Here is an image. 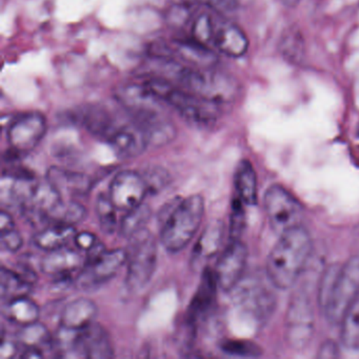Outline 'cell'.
Returning <instances> with one entry per match:
<instances>
[{
  "instance_id": "1",
  "label": "cell",
  "mask_w": 359,
  "mask_h": 359,
  "mask_svg": "<svg viewBox=\"0 0 359 359\" xmlns=\"http://www.w3.org/2000/svg\"><path fill=\"white\" fill-rule=\"evenodd\" d=\"M312 249V238L304 226L283 233L266 259V274L273 285L280 290L293 287L306 269Z\"/></svg>"
},
{
  "instance_id": "2",
  "label": "cell",
  "mask_w": 359,
  "mask_h": 359,
  "mask_svg": "<svg viewBox=\"0 0 359 359\" xmlns=\"http://www.w3.org/2000/svg\"><path fill=\"white\" fill-rule=\"evenodd\" d=\"M359 296V256L325 269L318 287L319 308L331 325H340Z\"/></svg>"
},
{
  "instance_id": "3",
  "label": "cell",
  "mask_w": 359,
  "mask_h": 359,
  "mask_svg": "<svg viewBox=\"0 0 359 359\" xmlns=\"http://www.w3.org/2000/svg\"><path fill=\"white\" fill-rule=\"evenodd\" d=\"M205 201L195 194L180 203L161 224V241L167 251H182L192 241L203 222Z\"/></svg>"
},
{
  "instance_id": "4",
  "label": "cell",
  "mask_w": 359,
  "mask_h": 359,
  "mask_svg": "<svg viewBox=\"0 0 359 359\" xmlns=\"http://www.w3.org/2000/svg\"><path fill=\"white\" fill-rule=\"evenodd\" d=\"M178 83L187 91L197 94L215 104H231L239 95L241 86L232 75L214 68L184 67Z\"/></svg>"
},
{
  "instance_id": "5",
  "label": "cell",
  "mask_w": 359,
  "mask_h": 359,
  "mask_svg": "<svg viewBox=\"0 0 359 359\" xmlns=\"http://www.w3.org/2000/svg\"><path fill=\"white\" fill-rule=\"evenodd\" d=\"M127 250L126 285L132 292L144 289L154 274L157 262V245L150 231L144 229L129 237Z\"/></svg>"
},
{
  "instance_id": "6",
  "label": "cell",
  "mask_w": 359,
  "mask_h": 359,
  "mask_svg": "<svg viewBox=\"0 0 359 359\" xmlns=\"http://www.w3.org/2000/svg\"><path fill=\"white\" fill-rule=\"evenodd\" d=\"M268 276H243L232 290L233 299L256 321L264 323L270 318L276 306V295Z\"/></svg>"
},
{
  "instance_id": "7",
  "label": "cell",
  "mask_w": 359,
  "mask_h": 359,
  "mask_svg": "<svg viewBox=\"0 0 359 359\" xmlns=\"http://www.w3.org/2000/svg\"><path fill=\"white\" fill-rule=\"evenodd\" d=\"M115 98L142 128L168 117L163 108V102H165L144 81L117 88Z\"/></svg>"
},
{
  "instance_id": "8",
  "label": "cell",
  "mask_w": 359,
  "mask_h": 359,
  "mask_svg": "<svg viewBox=\"0 0 359 359\" xmlns=\"http://www.w3.org/2000/svg\"><path fill=\"white\" fill-rule=\"evenodd\" d=\"M264 211L269 224L279 235L302 226L304 208L289 192L278 184H273L264 194Z\"/></svg>"
},
{
  "instance_id": "9",
  "label": "cell",
  "mask_w": 359,
  "mask_h": 359,
  "mask_svg": "<svg viewBox=\"0 0 359 359\" xmlns=\"http://www.w3.org/2000/svg\"><path fill=\"white\" fill-rule=\"evenodd\" d=\"M163 100L175 109L187 121L194 125H212L220 115L219 104L174 85L168 90Z\"/></svg>"
},
{
  "instance_id": "10",
  "label": "cell",
  "mask_w": 359,
  "mask_h": 359,
  "mask_svg": "<svg viewBox=\"0 0 359 359\" xmlns=\"http://www.w3.org/2000/svg\"><path fill=\"white\" fill-rule=\"evenodd\" d=\"M314 311L310 298L296 292L290 302L285 318V336L292 348L302 350L310 344L314 333Z\"/></svg>"
},
{
  "instance_id": "11",
  "label": "cell",
  "mask_w": 359,
  "mask_h": 359,
  "mask_svg": "<svg viewBox=\"0 0 359 359\" xmlns=\"http://www.w3.org/2000/svg\"><path fill=\"white\" fill-rule=\"evenodd\" d=\"M125 264H127V252L125 250L106 249L97 257L86 262L75 285L83 291L97 289L112 279Z\"/></svg>"
},
{
  "instance_id": "12",
  "label": "cell",
  "mask_w": 359,
  "mask_h": 359,
  "mask_svg": "<svg viewBox=\"0 0 359 359\" xmlns=\"http://www.w3.org/2000/svg\"><path fill=\"white\" fill-rule=\"evenodd\" d=\"M47 129V119L41 113L27 112L18 115L8 127L10 148L20 154H27L43 140Z\"/></svg>"
},
{
  "instance_id": "13",
  "label": "cell",
  "mask_w": 359,
  "mask_h": 359,
  "mask_svg": "<svg viewBox=\"0 0 359 359\" xmlns=\"http://www.w3.org/2000/svg\"><path fill=\"white\" fill-rule=\"evenodd\" d=\"M147 193L148 188L142 173L126 170L113 178L109 196L117 210L129 211L142 203Z\"/></svg>"
},
{
  "instance_id": "14",
  "label": "cell",
  "mask_w": 359,
  "mask_h": 359,
  "mask_svg": "<svg viewBox=\"0 0 359 359\" xmlns=\"http://www.w3.org/2000/svg\"><path fill=\"white\" fill-rule=\"evenodd\" d=\"M248 249L239 241H230L216 264L215 276L218 287L224 292H231L245 276Z\"/></svg>"
},
{
  "instance_id": "15",
  "label": "cell",
  "mask_w": 359,
  "mask_h": 359,
  "mask_svg": "<svg viewBox=\"0 0 359 359\" xmlns=\"http://www.w3.org/2000/svg\"><path fill=\"white\" fill-rule=\"evenodd\" d=\"M77 355L91 359H109L114 356L110 334L100 323H93L79 331Z\"/></svg>"
},
{
  "instance_id": "16",
  "label": "cell",
  "mask_w": 359,
  "mask_h": 359,
  "mask_svg": "<svg viewBox=\"0 0 359 359\" xmlns=\"http://www.w3.org/2000/svg\"><path fill=\"white\" fill-rule=\"evenodd\" d=\"M107 142L117 156L123 158H135L149 147L144 130L134 121L130 123H121Z\"/></svg>"
},
{
  "instance_id": "17",
  "label": "cell",
  "mask_w": 359,
  "mask_h": 359,
  "mask_svg": "<svg viewBox=\"0 0 359 359\" xmlns=\"http://www.w3.org/2000/svg\"><path fill=\"white\" fill-rule=\"evenodd\" d=\"M74 117L92 135L104 142H108L121 123L110 110L100 104L85 106L75 113Z\"/></svg>"
},
{
  "instance_id": "18",
  "label": "cell",
  "mask_w": 359,
  "mask_h": 359,
  "mask_svg": "<svg viewBox=\"0 0 359 359\" xmlns=\"http://www.w3.org/2000/svg\"><path fill=\"white\" fill-rule=\"evenodd\" d=\"M165 55L170 60L180 58L193 68H214L218 62L217 56L208 46L197 43L194 39L174 41L172 45L165 43Z\"/></svg>"
},
{
  "instance_id": "19",
  "label": "cell",
  "mask_w": 359,
  "mask_h": 359,
  "mask_svg": "<svg viewBox=\"0 0 359 359\" xmlns=\"http://www.w3.org/2000/svg\"><path fill=\"white\" fill-rule=\"evenodd\" d=\"M217 287H218L215 272L211 269H205L201 275V283L186 313V320L188 323L197 325L198 320H201L211 310L215 302Z\"/></svg>"
},
{
  "instance_id": "20",
  "label": "cell",
  "mask_w": 359,
  "mask_h": 359,
  "mask_svg": "<svg viewBox=\"0 0 359 359\" xmlns=\"http://www.w3.org/2000/svg\"><path fill=\"white\" fill-rule=\"evenodd\" d=\"M213 46L230 57H241L247 53L249 41L245 32L229 20H217Z\"/></svg>"
},
{
  "instance_id": "21",
  "label": "cell",
  "mask_w": 359,
  "mask_h": 359,
  "mask_svg": "<svg viewBox=\"0 0 359 359\" xmlns=\"http://www.w3.org/2000/svg\"><path fill=\"white\" fill-rule=\"evenodd\" d=\"M47 182L60 196H81L90 192L93 182L89 176L60 167H51L47 172Z\"/></svg>"
},
{
  "instance_id": "22",
  "label": "cell",
  "mask_w": 359,
  "mask_h": 359,
  "mask_svg": "<svg viewBox=\"0 0 359 359\" xmlns=\"http://www.w3.org/2000/svg\"><path fill=\"white\" fill-rule=\"evenodd\" d=\"M97 313L98 308L93 300L77 298L62 309L60 318V327L74 331L85 329L94 323Z\"/></svg>"
},
{
  "instance_id": "23",
  "label": "cell",
  "mask_w": 359,
  "mask_h": 359,
  "mask_svg": "<svg viewBox=\"0 0 359 359\" xmlns=\"http://www.w3.org/2000/svg\"><path fill=\"white\" fill-rule=\"evenodd\" d=\"M83 264L81 254L66 247L50 251L41 260V270L50 276H70Z\"/></svg>"
},
{
  "instance_id": "24",
  "label": "cell",
  "mask_w": 359,
  "mask_h": 359,
  "mask_svg": "<svg viewBox=\"0 0 359 359\" xmlns=\"http://www.w3.org/2000/svg\"><path fill=\"white\" fill-rule=\"evenodd\" d=\"M75 235L76 230L74 226L54 222L52 226L37 233L33 241L39 249L50 252L66 247L69 241L74 238Z\"/></svg>"
},
{
  "instance_id": "25",
  "label": "cell",
  "mask_w": 359,
  "mask_h": 359,
  "mask_svg": "<svg viewBox=\"0 0 359 359\" xmlns=\"http://www.w3.org/2000/svg\"><path fill=\"white\" fill-rule=\"evenodd\" d=\"M235 188L238 198L245 205H255L257 201V178L250 161H243L237 165L235 172Z\"/></svg>"
},
{
  "instance_id": "26",
  "label": "cell",
  "mask_w": 359,
  "mask_h": 359,
  "mask_svg": "<svg viewBox=\"0 0 359 359\" xmlns=\"http://www.w3.org/2000/svg\"><path fill=\"white\" fill-rule=\"evenodd\" d=\"M5 314L10 321L24 327L39 321L41 311L36 302L24 296L8 302Z\"/></svg>"
},
{
  "instance_id": "27",
  "label": "cell",
  "mask_w": 359,
  "mask_h": 359,
  "mask_svg": "<svg viewBox=\"0 0 359 359\" xmlns=\"http://www.w3.org/2000/svg\"><path fill=\"white\" fill-rule=\"evenodd\" d=\"M32 283L24 278L18 271L3 266L0 271V291L1 298L6 302L24 297L30 293Z\"/></svg>"
},
{
  "instance_id": "28",
  "label": "cell",
  "mask_w": 359,
  "mask_h": 359,
  "mask_svg": "<svg viewBox=\"0 0 359 359\" xmlns=\"http://www.w3.org/2000/svg\"><path fill=\"white\" fill-rule=\"evenodd\" d=\"M222 236H224V226L222 222L216 220V222H210L195 245L193 251L194 257L207 259L215 255L222 245Z\"/></svg>"
},
{
  "instance_id": "29",
  "label": "cell",
  "mask_w": 359,
  "mask_h": 359,
  "mask_svg": "<svg viewBox=\"0 0 359 359\" xmlns=\"http://www.w3.org/2000/svg\"><path fill=\"white\" fill-rule=\"evenodd\" d=\"M279 51L281 56L291 64L299 65L304 62L306 48L304 37L298 29L292 27L283 33L279 41Z\"/></svg>"
},
{
  "instance_id": "30",
  "label": "cell",
  "mask_w": 359,
  "mask_h": 359,
  "mask_svg": "<svg viewBox=\"0 0 359 359\" xmlns=\"http://www.w3.org/2000/svg\"><path fill=\"white\" fill-rule=\"evenodd\" d=\"M18 342L22 348H39L51 344L52 335L46 325L39 321L24 325L18 334Z\"/></svg>"
},
{
  "instance_id": "31",
  "label": "cell",
  "mask_w": 359,
  "mask_h": 359,
  "mask_svg": "<svg viewBox=\"0 0 359 359\" xmlns=\"http://www.w3.org/2000/svg\"><path fill=\"white\" fill-rule=\"evenodd\" d=\"M151 216L152 210L150 205L144 203H140L137 207L127 211L119 226V232L123 236L129 238L138 231L146 229V224L150 220Z\"/></svg>"
},
{
  "instance_id": "32",
  "label": "cell",
  "mask_w": 359,
  "mask_h": 359,
  "mask_svg": "<svg viewBox=\"0 0 359 359\" xmlns=\"http://www.w3.org/2000/svg\"><path fill=\"white\" fill-rule=\"evenodd\" d=\"M340 325V338L344 346L350 348H359V296L346 311Z\"/></svg>"
},
{
  "instance_id": "33",
  "label": "cell",
  "mask_w": 359,
  "mask_h": 359,
  "mask_svg": "<svg viewBox=\"0 0 359 359\" xmlns=\"http://www.w3.org/2000/svg\"><path fill=\"white\" fill-rule=\"evenodd\" d=\"M87 216V210L77 201H60V205L50 214V219L56 224L74 226L83 222Z\"/></svg>"
},
{
  "instance_id": "34",
  "label": "cell",
  "mask_w": 359,
  "mask_h": 359,
  "mask_svg": "<svg viewBox=\"0 0 359 359\" xmlns=\"http://www.w3.org/2000/svg\"><path fill=\"white\" fill-rule=\"evenodd\" d=\"M116 207L113 205L109 195L100 194L96 201V214L102 232L107 235H112L118 228L116 217Z\"/></svg>"
},
{
  "instance_id": "35",
  "label": "cell",
  "mask_w": 359,
  "mask_h": 359,
  "mask_svg": "<svg viewBox=\"0 0 359 359\" xmlns=\"http://www.w3.org/2000/svg\"><path fill=\"white\" fill-rule=\"evenodd\" d=\"M217 20L209 13H203L197 16L192 27L193 39L197 43L208 46L213 45Z\"/></svg>"
},
{
  "instance_id": "36",
  "label": "cell",
  "mask_w": 359,
  "mask_h": 359,
  "mask_svg": "<svg viewBox=\"0 0 359 359\" xmlns=\"http://www.w3.org/2000/svg\"><path fill=\"white\" fill-rule=\"evenodd\" d=\"M148 192L157 194L167 188L171 182V176L165 168L161 165H151L142 172Z\"/></svg>"
},
{
  "instance_id": "37",
  "label": "cell",
  "mask_w": 359,
  "mask_h": 359,
  "mask_svg": "<svg viewBox=\"0 0 359 359\" xmlns=\"http://www.w3.org/2000/svg\"><path fill=\"white\" fill-rule=\"evenodd\" d=\"M222 352L232 356L257 357L262 355V348L248 340L228 339L220 344Z\"/></svg>"
},
{
  "instance_id": "38",
  "label": "cell",
  "mask_w": 359,
  "mask_h": 359,
  "mask_svg": "<svg viewBox=\"0 0 359 359\" xmlns=\"http://www.w3.org/2000/svg\"><path fill=\"white\" fill-rule=\"evenodd\" d=\"M245 203L237 197L233 201L232 212L230 217V241H239L245 226Z\"/></svg>"
},
{
  "instance_id": "39",
  "label": "cell",
  "mask_w": 359,
  "mask_h": 359,
  "mask_svg": "<svg viewBox=\"0 0 359 359\" xmlns=\"http://www.w3.org/2000/svg\"><path fill=\"white\" fill-rule=\"evenodd\" d=\"M197 3L213 10L216 13L230 14L238 9V0H196Z\"/></svg>"
},
{
  "instance_id": "40",
  "label": "cell",
  "mask_w": 359,
  "mask_h": 359,
  "mask_svg": "<svg viewBox=\"0 0 359 359\" xmlns=\"http://www.w3.org/2000/svg\"><path fill=\"white\" fill-rule=\"evenodd\" d=\"M191 6L175 5L169 10L167 20L171 26L182 27L187 24L191 16Z\"/></svg>"
},
{
  "instance_id": "41",
  "label": "cell",
  "mask_w": 359,
  "mask_h": 359,
  "mask_svg": "<svg viewBox=\"0 0 359 359\" xmlns=\"http://www.w3.org/2000/svg\"><path fill=\"white\" fill-rule=\"evenodd\" d=\"M0 243H1V248L4 250H7L9 252H18L22 247L24 241H22L20 233L16 229H12V230L1 233Z\"/></svg>"
},
{
  "instance_id": "42",
  "label": "cell",
  "mask_w": 359,
  "mask_h": 359,
  "mask_svg": "<svg viewBox=\"0 0 359 359\" xmlns=\"http://www.w3.org/2000/svg\"><path fill=\"white\" fill-rule=\"evenodd\" d=\"M74 241L79 249L88 252L98 243V239L93 233L81 232L75 235Z\"/></svg>"
},
{
  "instance_id": "43",
  "label": "cell",
  "mask_w": 359,
  "mask_h": 359,
  "mask_svg": "<svg viewBox=\"0 0 359 359\" xmlns=\"http://www.w3.org/2000/svg\"><path fill=\"white\" fill-rule=\"evenodd\" d=\"M317 357L318 358H337L339 357V348L335 342L329 340V341L323 342L321 344Z\"/></svg>"
},
{
  "instance_id": "44",
  "label": "cell",
  "mask_w": 359,
  "mask_h": 359,
  "mask_svg": "<svg viewBox=\"0 0 359 359\" xmlns=\"http://www.w3.org/2000/svg\"><path fill=\"white\" fill-rule=\"evenodd\" d=\"M20 350L22 351V346L18 342L6 341L3 339L1 348H0V356L1 358H13V357L18 356Z\"/></svg>"
},
{
  "instance_id": "45",
  "label": "cell",
  "mask_w": 359,
  "mask_h": 359,
  "mask_svg": "<svg viewBox=\"0 0 359 359\" xmlns=\"http://www.w3.org/2000/svg\"><path fill=\"white\" fill-rule=\"evenodd\" d=\"M15 229V222L13 217L8 212L1 211L0 213V233Z\"/></svg>"
},
{
  "instance_id": "46",
  "label": "cell",
  "mask_w": 359,
  "mask_h": 359,
  "mask_svg": "<svg viewBox=\"0 0 359 359\" xmlns=\"http://www.w3.org/2000/svg\"><path fill=\"white\" fill-rule=\"evenodd\" d=\"M172 3L175 5H187L191 6L192 4L197 3L196 0H171Z\"/></svg>"
},
{
  "instance_id": "47",
  "label": "cell",
  "mask_w": 359,
  "mask_h": 359,
  "mask_svg": "<svg viewBox=\"0 0 359 359\" xmlns=\"http://www.w3.org/2000/svg\"><path fill=\"white\" fill-rule=\"evenodd\" d=\"M283 5L287 6V7H293V6L299 4L302 0H279Z\"/></svg>"
}]
</instances>
